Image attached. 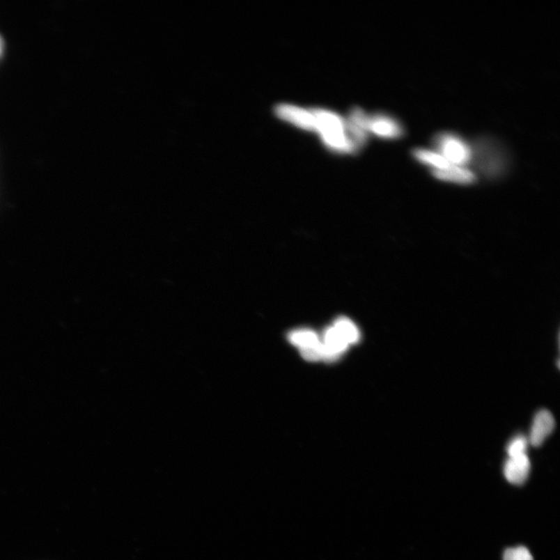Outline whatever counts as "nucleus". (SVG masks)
<instances>
[{"label":"nucleus","instance_id":"nucleus-5","mask_svg":"<svg viewBox=\"0 0 560 560\" xmlns=\"http://www.w3.org/2000/svg\"><path fill=\"white\" fill-rule=\"evenodd\" d=\"M368 130L378 137L397 139L403 135V126L396 119L386 115L368 116Z\"/></svg>","mask_w":560,"mask_h":560},{"label":"nucleus","instance_id":"nucleus-10","mask_svg":"<svg viewBox=\"0 0 560 560\" xmlns=\"http://www.w3.org/2000/svg\"><path fill=\"white\" fill-rule=\"evenodd\" d=\"M289 341L300 350L316 348L322 343L317 333L311 329H297L288 334Z\"/></svg>","mask_w":560,"mask_h":560},{"label":"nucleus","instance_id":"nucleus-11","mask_svg":"<svg viewBox=\"0 0 560 560\" xmlns=\"http://www.w3.org/2000/svg\"><path fill=\"white\" fill-rule=\"evenodd\" d=\"M349 345L357 343L361 339L357 325L346 317L338 318L332 325Z\"/></svg>","mask_w":560,"mask_h":560},{"label":"nucleus","instance_id":"nucleus-13","mask_svg":"<svg viewBox=\"0 0 560 560\" xmlns=\"http://www.w3.org/2000/svg\"><path fill=\"white\" fill-rule=\"evenodd\" d=\"M504 560H534L530 551L524 546L506 550L504 553Z\"/></svg>","mask_w":560,"mask_h":560},{"label":"nucleus","instance_id":"nucleus-14","mask_svg":"<svg viewBox=\"0 0 560 560\" xmlns=\"http://www.w3.org/2000/svg\"><path fill=\"white\" fill-rule=\"evenodd\" d=\"M301 355L306 361H319L322 359V343L316 348L300 350Z\"/></svg>","mask_w":560,"mask_h":560},{"label":"nucleus","instance_id":"nucleus-3","mask_svg":"<svg viewBox=\"0 0 560 560\" xmlns=\"http://www.w3.org/2000/svg\"><path fill=\"white\" fill-rule=\"evenodd\" d=\"M276 115L285 121L306 131H316V118L312 109L281 104L276 107Z\"/></svg>","mask_w":560,"mask_h":560},{"label":"nucleus","instance_id":"nucleus-4","mask_svg":"<svg viewBox=\"0 0 560 560\" xmlns=\"http://www.w3.org/2000/svg\"><path fill=\"white\" fill-rule=\"evenodd\" d=\"M479 166L486 174L497 176L504 170L505 159L501 152L491 143L483 142L478 146Z\"/></svg>","mask_w":560,"mask_h":560},{"label":"nucleus","instance_id":"nucleus-9","mask_svg":"<svg viewBox=\"0 0 560 560\" xmlns=\"http://www.w3.org/2000/svg\"><path fill=\"white\" fill-rule=\"evenodd\" d=\"M412 155L419 162L428 166L432 171L442 170L453 165L436 150L416 149Z\"/></svg>","mask_w":560,"mask_h":560},{"label":"nucleus","instance_id":"nucleus-1","mask_svg":"<svg viewBox=\"0 0 560 560\" xmlns=\"http://www.w3.org/2000/svg\"><path fill=\"white\" fill-rule=\"evenodd\" d=\"M316 118V131L329 149L341 153H352L358 150L346 129L345 120L335 112L313 109Z\"/></svg>","mask_w":560,"mask_h":560},{"label":"nucleus","instance_id":"nucleus-7","mask_svg":"<svg viewBox=\"0 0 560 560\" xmlns=\"http://www.w3.org/2000/svg\"><path fill=\"white\" fill-rule=\"evenodd\" d=\"M531 469L528 456L509 458L504 465V476L513 485H522L528 479Z\"/></svg>","mask_w":560,"mask_h":560},{"label":"nucleus","instance_id":"nucleus-8","mask_svg":"<svg viewBox=\"0 0 560 560\" xmlns=\"http://www.w3.org/2000/svg\"><path fill=\"white\" fill-rule=\"evenodd\" d=\"M432 174L441 181L458 185H471L476 181L475 173L462 166L451 165L442 170L433 171Z\"/></svg>","mask_w":560,"mask_h":560},{"label":"nucleus","instance_id":"nucleus-2","mask_svg":"<svg viewBox=\"0 0 560 560\" xmlns=\"http://www.w3.org/2000/svg\"><path fill=\"white\" fill-rule=\"evenodd\" d=\"M435 150L453 165L466 166L473 158V151L464 140L452 133L444 132L435 139Z\"/></svg>","mask_w":560,"mask_h":560},{"label":"nucleus","instance_id":"nucleus-12","mask_svg":"<svg viewBox=\"0 0 560 560\" xmlns=\"http://www.w3.org/2000/svg\"><path fill=\"white\" fill-rule=\"evenodd\" d=\"M529 444V440L522 435L512 439L506 446L509 458L527 455Z\"/></svg>","mask_w":560,"mask_h":560},{"label":"nucleus","instance_id":"nucleus-15","mask_svg":"<svg viewBox=\"0 0 560 560\" xmlns=\"http://www.w3.org/2000/svg\"><path fill=\"white\" fill-rule=\"evenodd\" d=\"M2 51H3V42L1 38H0V56H1Z\"/></svg>","mask_w":560,"mask_h":560},{"label":"nucleus","instance_id":"nucleus-6","mask_svg":"<svg viewBox=\"0 0 560 560\" xmlns=\"http://www.w3.org/2000/svg\"><path fill=\"white\" fill-rule=\"evenodd\" d=\"M555 419L548 410H540L533 419L529 443L534 446H541L555 428Z\"/></svg>","mask_w":560,"mask_h":560}]
</instances>
